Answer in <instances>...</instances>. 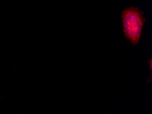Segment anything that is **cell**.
<instances>
[{"mask_svg":"<svg viewBox=\"0 0 152 114\" xmlns=\"http://www.w3.org/2000/svg\"><path fill=\"white\" fill-rule=\"evenodd\" d=\"M122 20L126 37L133 45H137L145 22L142 13L138 8H128L122 13Z\"/></svg>","mask_w":152,"mask_h":114,"instance_id":"cell-1","label":"cell"}]
</instances>
